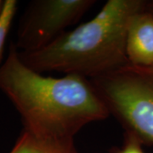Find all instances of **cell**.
I'll return each instance as SVG.
<instances>
[{"label":"cell","instance_id":"cell-1","mask_svg":"<svg viewBox=\"0 0 153 153\" xmlns=\"http://www.w3.org/2000/svg\"><path fill=\"white\" fill-rule=\"evenodd\" d=\"M0 91L21 116L24 130L52 138H72L82 128L110 116L88 78L46 76L22 62L11 44L0 66Z\"/></svg>","mask_w":153,"mask_h":153},{"label":"cell","instance_id":"cell-2","mask_svg":"<svg viewBox=\"0 0 153 153\" xmlns=\"http://www.w3.org/2000/svg\"><path fill=\"white\" fill-rule=\"evenodd\" d=\"M143 0H109L92 20L66 32L33 52L18 51L22 62L36 72H62L91 79L129 63L126 34Z\"/></svg>","mask_w":153,"mask_h":153},{"label":"cell","instance_id":"cell-3","mask_svg":"<svg viewBox=\"0 0 153 153\" xmlns=\"http://www.w3.org/2000/svg\"><path fill=\"white\" fill-rule=\"evenodd\" d=\"M88 80L126 134L153 145V66L128 63Z\"/></svg>","mask_w":153,"mask_h":153},{"label":"cell","instance_id":"cell-4","mask_svg":"<svg viewBox=\"0 0 153 153\" xmlns=\"http://www.w3.org/2000/svg\"><path fill=\"white\" fill-rule=\"evenodd\" d=\"M94 4V0L33 1L19 22L15 46L22 52L43 49L66 33Z\"/></svg>","mask_w":153,"mask_h":153},{"label":"cell","instance_id":"cell-5","mask_svg":"<svg viewBox=\"0 0 153 153\" xmlns=\"http://www.w3.org/2000/svg\"><path fill=\"white\" fill-rule=\"evenodd\" d=\"M126 55L130 64L153 66V13L147 10L145 4L128 22Z\"/></svg>","mask_w":153,"mask_h":153},{"label":"cell","instance_id":"cell-6","mask_svg":"<svg viewBox=\"0 0 153 153\" xmlns=\"http://www.w3.org/2000/svg\"><path fill=\"white\" fill-rule=\"evenodd\" d=\"M9 153H77L74 139L42 137L23 130Z\"/></svg>","mask_w":153,"mask_h":153},{"label":"cell","instance_id":"cell-7","mask_svg":"<svg viewBox=\"0 0 153 153\" xmlns=\"http://www.w3.org/2000/svg\"><path fill=\"white\" fill-rule=\"evenodd\" d=\"M16 10L17 2L16 0L4 1L3 9L0 14V61L3 57L7 36L9 34Z\"/></svg>","mask_w":153,"mask_h":153},{"label":"cell","instance_id":"cell-8","mask_svg":"<svg viewBox=\"0 0 153 153\" xmlns=\"http://www.w3.org/2000/svg\"><path fill=\"white\" fill-rule=\"evenodd\" d=\"M142 145L136 137L125 133L123 146L116 153H146L143 151Z\"/></svg>","mask_w":153,"mask_h":153},{"label":"cell","instance_id":"cell-9","mask_svg":"<svg viewBox=\"0 0 153 153\" xmlns=\"http://www.w3.org/2000/svg\"><path fill=\"white\" fill-rule=\"evenodd\" d=\"M145 8L153 13V1H145Z\"/></svg>","mask_w":153,"mask_h":153},{"label":"cell","instance_id":"cell-10","mask_svg":"<svg viewBox=\"0 0 153 153\" xmlns=\"http://www.w3.org/2000/svg\"><path fill=\"white\" fill-rule=\"evenodd\" d=\"M3 5H4V1H1L0 0V14H1L2 9H3Z\"/></svg>","mask_w":153,"mask_h":153}]
</instances>
